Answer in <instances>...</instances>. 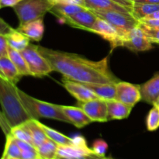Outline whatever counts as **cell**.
Instances as JSON below:
<instances>
[{"label": "cell", "instance_id": "cell-32", "mask_svg": "<svg viewBox=\"0 0 159 159\" xmlns=\"http://www.w3.org/2000/svg\"><path fill=\"white\" fill-rule=\"evenodd\" d=\"M138 25L144 30V32L145 33L147 37H148V39L152 43H154L159 45V29H151V28L147 27V26H144L140 23Z\"/></svg>", "mask_w": 159, "mask_h": 159}, {"label": "cell", "instance_id": "cell-13", "mask_svg": "<svg viewBox=\"0 0 159 159\" xmlns=\"http://www.w3.org/2000/svg\"><path fill=\"white\" fill-rule=\"evenodd\" d=\"M57 106L70 121V124H73L75 127L78 128H82L93 122L92 120L87 116L86 113L80 107L62 105Z\"/></svg>", "mask_w": 159, "mask_h": 159}, {"label": "cell", "instance_id": "cell-22", "mask_svg": "<svg viewBox=\"0 0 159 159\" xmlns=\"http://www.w3.org/2000/svg\"><path fill=\"white\" fill-rule=\"evenodd\" d=\"M25 124L30 131L33 139V144L36 148H37L39 146L41 145L48 139L44 130L40 127L38 120L31 119L25 122Z\"/></svg>", "mask_w": 159, "mask_h": 159}, {"label": "cell", "instance_id": "cell-7", "mask_svg": "<svg viewBox=\"0 0 159 159\" xmlns=\"http://www.w3.org/2000/svg\"><path fill=\"white\" fill-rule=\"evenodd\" d=\"M123 47L134 52L148 51L153 48L152 43L139 25L130 30L123 37Z\"/></svg>", "mask_w": 159, "mask_h": 159}, {"label": "cell", "instance_id": "cell-40", "mask_svg": "<svg viewBox=\"0 0 159 159\" xmlns=\"http://www.w3.org/2000/svg\"><path fill=\"white\" fill-rule=\"evenodd\" d=\"M54 4L55 3H63V4H72L79 5V6H85L84 0H53Z\"/></svg>", "mask_w": 159, "mask_h": 159}, {"label": "cell", "instance_id": "cell-34", "mask_svg": "<svg viewBox=\"0 0 159 159\" xmlns=\"http://www.w3.org/2000/svg\"><path fill=\"white\" fill-rule=\"evenodd\" d=\"M139 23L151 29H159V20L144 18L139 20Z\"/></svg>", "mask_w": 159, "mask_h": 159}, {"label": "cell", "instance_id": "cell-20", "mask_svg": "<svg viewBox=\"0 0 159 159\" xmlns=\"http://www.w3.org/2000/svg\"><path fill=\"white\" fill-rule=\"evenodd\" d=\"M116 84H84V85L92 90L100 99L110 100V99H115L116 97Z\"/></svg>", "mask_w": 159, "mask_h": 159}, {"label": "cell", "instance_id": "cell-36", "mask_svg": "<svg viewBox=\"0 0 159 159\" xmlns=\"http://www.w3.org/2000/svg\"><path fill=\"white\" fill-rule=\"evenodd\" d=\"M0 127L6 135H7L10 132V127L8 125L7 121L5 119L2 112H0Z\"/></svg>", "mask_w": 159, "mask_h": 159}, {"label": "cell", "instance_id": "cell-44", "mask_svg": "<svg viewBox=\"0 0 159 159\" xmlns=\"http://www.w3.org/2000/svg\"><path fill=\"white\" fill-rule=\"evenodd\" d=\"M153 106H155V107H156L157 108H158V110H159V97L158 99H156V101L155 102V103L153 104Z\"/></svg>", "mask_w": 159, "mask_h": 159}, {"label": "cell", "instance_id": "cell-29", "mask_svg": "<svg viewBox=\"0 0 159 159\" xmlns=\"http://www.w3.org/2000/svg\"><path fill=\"white\" fill-rule=\"evenodd\" d=\"M9 134H11L16 139L21 140V141H26V142L29 143V144H33V139L30 131L28 129V127H26L25 123L24 124H20V125L12 127L10 129Z\"/></svg>", "mask_w": 159, "mask_h": 159}, {"label": "cell", "instance_id": "cell-16", "mask_svg": "<svg viewBox=\"0 0 159 159\" xmlns=\"http://www.w3.org/2000/svg\"><path fill=\"white\" fill-rule=\"evenodd\" d=\"M107 103L108 121L113 120L126 119L131 113L132 107H129L116 99L107 100Z\"/></svg>", "mask_w": 159, "mask_h": 159}, {"label": "cell", "instance_id": "cell-11", "mask_svg": "<svg viewBox=\"0 0 159 159\" xmlns=\"http://www.w3.org/2000/svg\"><path fill=\"white\" fill-rule=\"evenodd\" d=\"M97 19L98 17L91 9H86L65 19L64 21L71 27L89 32Z\"/></svg>", "mask_w": 159, "mask_h": 159}, {"label": "cell", "instance_id": "cell-47", "mask_svg": "<svg viewBox=\"0 0 159 159\" xmlns=\"http://www.w3.org/2000/svg\"><path fill=\"white\" fill-rule=\"evenodd\" d=\"M109 159H113V158H109Z\"/></svg>", "mask_w": 159, "mask_h": 159}, {"label": "cell", "instance_id": "cell-28", "mask_svg": "<svg viewBox=\"0 0 159 159\" xmlns=\"http://www.w3.org/2000/svg\"><path fill=\"white\" fill-rule=\"evenodd\" d=\"M21 158V150L16 143L14 138L11 134L6 135V141L4 152L1 158Z\"/></svg>", "mask_w": 159, "mask_h": 159}, {"label": "cell", "instance_id": "cell-26", "mask_svg": "<svg viewBox=\"0 0 159 159\" xmlns=\"http://www.w3.org/2000/svg\"><path fill=\"white\" fill-rule=\"evenodd\" d=\"M57 148L58 144L48 138L45 142L37 148L40 158L56 159L57 157Z\"/></svg>", "mask_w": 159, "mask_h": 159}, {"label": "cell", "instance_id": "cell-18", "mask_svg": "<svg viewBox=\"0 0 159 159\" xmlns=\"http://www.w3.org/2000/svg\"><path fill=\"white\" fill-rule=\"evenodd\" d=\"M0 76L14 85L23 77L8 56L0 58Z\"/></svg>", "mask_w": 159, "mask_h": 159}, {"label": "cell", "instance_id": "cell-24", "mask_svg": "<svg viewBox=\"0 0 159 159\" xmlns=\"http://www.w3.org/2000/svg\"><path fill=\"white\" fill-rule=\"evenodd\" d=\"M8 57L10 58L12 63L15 65L16 68L18 69L19 72L20 73L22 76L31 75L29 67H28L27 63L25 61L24 57L22 55L20 51H16L13 48L9 47L8 50Z\"/></svg>", "mask_w": 159, "mask_h": 159}, {"label": "cell", "instance_id": "cell-43", "mask_svg": "<svg viewBox=\"0 0 159 159\" xmlns=\"http://www.w3.org/2000/svg\"><path fill=\"white\" fill-rule=\"evenodd\" d=\"M146 18H147V19H155V20H159V10L156 11V12H153V13L151 14V15H149L148 16H147Z\"/></svg>", "mask_w": 159, "mask_h": 159}, {"label": "cell", "instance_id": "cell-41", "mask_svg": "<svg viewBox=\"0 0 159 159\" xmlns=\"http://www.w3.org/2000/svg\"><path fill=\"white\" fill-rule=\"evenodd\" d=\"M23 0H2L1 8L5 7H12L16 6L18 3L22 2Z\"/></svg>", "mask_w": 159, "mask_h": 159}, {"label": "cell", "instance_id": "cell-1", "mask_svg": "<svg viewBox=\"0 0 159 159\" xmlns=\"http://www.w3.org/2000/svg\"><path fill=\"white\" fill-rule=\"evenodd\" d=\"M40 54L49 61L54 71L64 79L83 84L117 83L119 79L109 68L108 57L91 61L76 54L37 46Z\"/></svg>", "mask_w": 159, "mask_h": 159}, {"label": "cell", "instance_id": "cell-17", "mask_svg": "<svg viewBox=\"0 0 159 159\" xmlns=\"http://www.w3.org/2000/svg\"><path fill=\"white\" fill-rule=\"evenodd\" d=\"M85 7L91 10L116 11L123 13H131V11L120 6L112 0H84Z\"/></svg>", "mask_w": 159, "mask_h": 159}, {"label": "cell", "instance_id": "cell-33", "mask_svg": "<svg viewBox=\"0 0 159 159\" xmlns=\"http://www.w3.org/2000/svg\"><path fill=\"white\" fill-rule=\"evenodd\" d=\"M9 43L6 35L0 34V58L8 56V50H9Z\"/></svg>", "mask_w": 159, "mask_h": 159}, {"label": "cell", "instance_id": "cell-9", "mask_svg": "<svg viewBox=\"0 0 159 159\" xmlns=\"http://www.w3.org/2000/svg\"><path fill=\"white\" fill-rule=\"evenodd\" d=\"M89 32L98 34L111 44L112 48L116 47H123V37L117 30L108 22L100 18H98Z\"/></svg>", "mask_w": 159, "mask_h": 159}, {"label": "cell", "instance_id": "cell-21", "mask_svg": "<svg viewBox=\"0 0 159 159\" xmlns=\"http://www.w3.org/2000/svg\"><path fill=\"white\" fill-rule=\"evenodd\" d=\"M86 9L87 8H85V6H79V5L55 3L51 8L50 12L64 20L65 19Z\"/></svg>", "mask_w": 159, "mask_h": 159}, {"label": "cell", "instance_id": "cell-45", "mask_svg": "<svg viewBox=\"0 0 159 159\" xmlns=\"http://www.w3.org/2000/svg\"><path fill=\"white\" fill-rule=\"evenodd\" d=\"M1 2H2V0H0V9H2V8H1Z\"/></svg>", "mask_w": 159, "mask_h": 159}, {"label": "cell", "instance_id": "cell-14", "mask_svg": "<svg viewBox=\"0 0 159 159\" xmlns=\"http://www.w3.org/2000/svg\"><path fill=\"white\" fill-rule=\"evenodd\" d=\"M16 30L24 34L30 40L36 42L40 41L43 38L44 34V24H43V18L26 22L23 24L20 25Z\"/></svg>", "mask_w": 159, "mask_h": 159}, {"label": "cell", "instance_id": "cell-12", "mask_svg": "<svg viewBox=\"0 0 159 159\" xmlns=\"http://www.w3.org/2000/svg\"><path fill=\"white\" fill-rule=\"evenodd\" d=\"M62 83H63V86L65 87V89L71 96H74L79 102H87V101L99 98L92 90L87 88L83 83L68 80V79H64V78L62 80Z\"/></svg>", "mask_w": 159, "mask_h": 159}, {"label": "cell", "instance_id": "cell-15", "mask_svg": "<svg viewBox=\"0 0 159 159\" xmlns=\"http://www.w3.org/2000/svg\"><path fill=\"white\" fill-rule=\"evenodd\" d=\"M141 100L153 105L159 97V72L141 85Z\"/></svg>", "mask_w": 159, "mask_h": 159}, {"label": "cell", "instance_id": "cell-19", "mask_svg": "<svg viewBox=\"0 0 159 159\" xmlns=\"http://www.w3.org/2000/svg\"><path fill=\"white\" fill-rule=\"evenodd\" d=\"M96 155L93 149L89 147H81L74 144L71 145H58L57 158H73L85 155Z\"/></svg>", "mask_w": 159, "mask_h": 159}, {"label": "cell", "instance_id": "cell-46", "mask_svg": "<svg viewBox=\"0 0 159 159\" xmlns=\"http://www.w3.org/2000/svg\"><path fill=\"white\" fill-rule=\"evenodd\" d=\"M102 159H109V158H106V157H104V158Z\"/></svg>", "mask_w": 159, "mask_h": 159}, {"label": "cell", "instance_id": "cell-4", "mask_svg": "<svg viewBox=\"0 0 159 159\" xmlns=\"http://www.w3.org/2000/svg\"><path fill=\"white\" fill-rule=\"evenodd\" d=\"M54 6L53 0H23L14 6L13 9L20 21V25L37 19L43 18Z\"/></svg>", "mask_w": 159, "mask_h": 159}, {"label": "cell", "instance_id": "cell-25", "mask_svg": "<svg viewBox=\"0 0 159 159\" xmlns=\"http://www.w3.org/2000/svg\"><path fill=\"white\" fill-rule=\"evenodd\" d=\"M158 10H159V4L134 3L132 15L139 21Z\"/></svg>", "mask_w": 159, "mask_h": 159}, {"label": "cell", "instance_id": "cell-37", "mask_svg": "<svg viewBox=\"0 0 159 159\" xmlns=\"http://www.w3.org/2000/svg\"><path fill=\"white\" fill-rule=\"evenodd\" d=\"M12 30H13V28L11 27L6 22H5L2 19L0 18V34L6 35L9 33H10Z\"/></svg>", "mask_w": 159, "mask_h": 159}, {"label": "cell", "instance_id": "cell-31", "mask_svg": "<svg viewBox=\"0 0 159 159\" xmlns=\"http://www.w3.org/2000/svg\"><path fill=\"white\" fill-rule=\"evenodd\" d=\"M92 149L96 155L100 157H105L108 150V144L104 140L97 139L93 142Z\"/></svg>", "mask_w": 159, "mask_h": 159}, {"label": "cell", "instance_id": "cell-38", "mask_svg": "<svg viewBox=\"0 0 159 159\" xmlns=\"http://www.w3.org/2000/svg\"><path fill=\"white\" fill-rule=\"evenodd\" d=\"M72 144L76 146H81V147H88L85 138L81 135H78V136L72 138Z\"/></svg>", "mask_w": 159, "mask_h": 159}, {"label": "cell", "instance_id": "cell-48", "mask_svg": "<svg viewBox=\"0 0 159 159\" xmlns=\"http://www.w3.org/2000/svg\"><path fill=\"white\" fill-rule=\"evenodd\" d=\"M39 159H43V158H39Z\"/></svg>", "mask_w": 159, "mask_h": 159}, {"label": "cell", "instance_id": "cell-30", "mask_svg": "<svg viewBox=\"0 0 159 159\" xmlns=\"http://www.w3.org/2000/svg\"><path fill=\"white\" fill-rule=\"evenodd\" d=\"M146 127L148 131H155L159 128V110L155 106L148 114Z\"/></svg>", "mask_w": 159, "mask_h": 159}, {"label": "cell", "instance_id": "cell-23", "mask_svg": "<svg viewBox=\"0 0 159 159\" xmlns=\"http://www.w3.org/2000/svg\"><path fill=\"white\" fill-rule=\"evenodd\" d=\"M7 38L8 43L9 47L18 51H22L25 48H27L30 44V39L27 37L17 30L13 29L10 33L6 35Z\"/></svg>", "mask_w": 159, "mask_h": 159}, {"label": "cell", "instance_id": "cell-6", "mask_svg": "<svg viewBox=\"0 0 159 159\" xmlns=\"http://www.w3.org/2000/svg\"><path fill=\"white\" fill-rule=\"evenodd\" d=\"M98 18L104 20L114 26L124 37L129 31L139 24V21L130 13H123L116 11L92 10Z\"/></svg>", "mask_w": 159, "mask_h": 159}, {"label": "cell", "instance_id": "cell-3", "mask_svg": "<svg viewBox=\"0 0 159 159\" xmlns=\"http://www.w3.org/2000/svg\"><path fill=\"white\" fill-rule=\"evenodd\" d=\"M18 94L32 119L38 120L40 118H48L70 124V121L62 113L57 104H52L39 100L29 96L19 88Z\"/></svg>", "mask_w": 159, "mask_h": 159}, {"label": "cell", "instance_id": "cell-10", "mask_svg": "<svg viewBox=\"0 0 159 159\" xmlns=\"http://www.w3.org/2000/svg\"><path fill=\"white\" fill-rule=\"evenodd\" d=\"M78 107L82 109L93 122H107V103L105 99L97 98L87 102H79Z\"/></svg>", "mask_w": 159, "mask_h": 159}, {"label": "cell", "instance_id": "cell-8", "mask_svg": "<svg viewBox=\"0 0 159 159\" xmlns=\"http://www.w3.org/2000/svg\"><path fill=\"white\" fill-rule=\"evenodd\" d=\"M116 88L115 99L132 108L141 100V85L119 81L116 84Z\"/></svg>", "mask_w": 159, "mask_h": 159}, {"label": "cell", "instance_id": "cell-5", "mask_svg": "<svg viewBox=\"0 0 159 159\" xmlns=\"http://www.w3.org/2000/svg\"><path fill=\"white\" fill-rule=\"evenodd\" d=\"M20 52L27 63L32 76L42 78L54 71L49 61L38 51L37 45L30 43L27 48Z\"/></svg>", "mask_w": 159, "mask_h": 159}, {"label": "cell", "instance_id": "cell-27", "mask_svg": "<svg viewBox=\"0 0 159 159\" xmlns=\"http://www.w3.org/2000/svg\"><path fill=\"white\" fill-rule=\"evenodd\" d=\"M39 124H40L42 129L44 130L48 138L52 140L55 143H57L58 145H71V144H72V138L65 136L63 134L44 125L42 123L39 122Z\"/></svg>", "mask_w": 159, "mask_h": 159}, {"label": "cell", "instance_id": "cell-39", "mask_svg": "<svg viewBox=\"0 0 159 159\" xmlns=\"http://www.w3.org/2000/svg\"><path fill=\"white\" fill-rule=\"evenodd\" d=\"M114 2L117 3L120 6H124V7L127 8L130 11H131L132 13V9H133L134 6V2L132 0H112Z\"/></svg>", "mask_w": 159, "mask_h": 159}, {"label": "cell", "instance_id": "cell-2", "mask_svg": "<svg viewBox=\"0 0 159 159\" xmlns=\"http://www.w3.org/2000/svg\"><path fill=\"white\" fill-rule=\"evenodd\" d=\"M0 105L10 129L32 119L19 96L18 88L1 76Z\"/></svg>", "mask_w": 159, "mask_h": 159}, {"label": "cell", "instance_id": "cell-42", "mask_svg": "<svg viewBox=\"0 0 159 159\" xmlns=\"http://www.w3.org/2000/svg\"><path fill=\"white\" fill-rule=\"evenodd\" d=\"M134 3H144V4H159V0H132Z\"/></svg>", "mask_w": 159, "mask_h": 159}, {"label": "cell", "instance_id": "cell-35", "mask_svg": "<svg viewBox=\"0 0 159 159\" xmlns=\"http://www.w3.org/2000/svg\"><path fill=\"white\" fill-rule=\"evenodd\" d=\"M40 155L37 149L28 151H21V159H39Z\"/></svg>", "mask_w": 159, "mask_h": 159}]
</instances>
